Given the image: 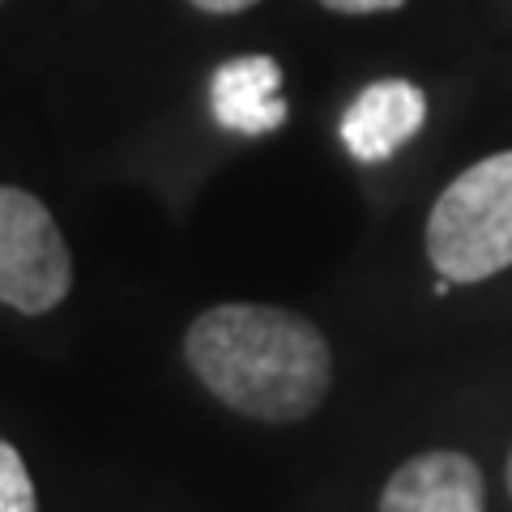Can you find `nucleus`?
I'll return each instance as SVG.
<instances>
[{"mask_svg":"<svg viewBox=\"0 0 512 512\" xmlns=\"http://www.w3.org/2000/svg\"><path fill=\"white\" fill-rule=\"evenodd\" d=\"M184 359L222 406L261 423L308 419L333 380L325 333L274 303H218L201 312L188 325Z\"/></svg>","mask_w":512,"mask_h":512,"instance_id":"f257e3e1","label":"nucleus"},{"mask_svg":"<svg viewBox=\"0 0 512 512\" xmlns=\"http://www.w3.org/2000/svg\"><path fill=\"white\" fill-rule=\"evenodd\" d=\"M427 261L448 282H487L512 265V150L466 167L436 197Z\"/></svg>","mask_w":512,"mask_h":512,"instance_id":"f03ea898","label":"nucleus"},{"mask_svg":"<svg viewBox=\"0 0 512 512\" xmlns=\"http://www.w3.org/2000/svg\"><path fill=\"white\" fill-rule=\"evenodd\" d=\"M69 291L73 256L52 210L35 192L0 184V303L43 316Z\"/></svg>","mask_w":512,"mask_h":512,"instance_id":"7ed1b4c3","label":"nucleus"},{"mask_svg":"<svg viewBox=\"0 0 512 512\" xmlns=\"http://www.w3.org/2000/svg\"><path fill=\"white\" fill-rule=\"evenodd\" d=\"M423 124H427V94L414 82H406V77H384V82H372L355 94V103L346 107L338 124V137L355 163L372 167V163H389L410 137H419Z\"/></svg>","mask_w":512,"mask_h":512,"instance_id":"20e7f679","label":"nucleus"},{"mask_svg":"<svg viewBox=\"0 0 512 512\" xmlns=\"http://www.w3.org/2000/svg\"><path fill=\"white\" fill-rule=\"evenodd\" d=\"M483 470L466 453L436 448L397 466L380 495V512H483Z\"/></svg>","mask_w":512,"mask_h":512,"instance_id":"39448f33","label":"nucleus"},{"mask_svg":"<svg viewBox=\"0 0 512 512\" xmlns=\"http://www.w3.org/2000/svg\"><path fill=\"white\" fill-rule=\"evenodd\" d=\"M210 111L235 137H269L291 116L282 99V64L274 56H235L210 77Z\"/></svg>","mask_w":512,"mask_h":512,"instance_id":"423d86ee","label":"nucleus"},{"mask_svg":"<svg viewBox=\"0 0 512 512\" xmlns=\"http://www.w3.org/2000/svg\"><path fill=\"white\" fill-rule=\"evenodd\" d=\"M0 512H39L30 470L9 440H0Z\"/></svg>","mask_w":512,"mask_h":512,"instance_id":"0eeeda50","label":"nucleus"},{"mask_svg":"<svg viewBox=\"0 0 512 512\" xmlns=\"http://www.w3.org/2000/svg\"><path fill=\"white\" fill-rule=\"evenodd\" d=\"M320 5L333 13H393V9H402L406 0H320Z\"/></svg>","mask_w":512,"mask_h":512,"instance_id":"6e6552de","label":"nucleus"},{"mask_svg":"<svg viewBox=\"0 0 512 512\" xmlns=\"http://www.w3.org/2000/svg\"><path fill=\"white\" fill-rule=\"evenodd\" d=\"M192 9H201V13H218V18H227V13H244L252 9L256 0H188Z\"/></svg>","mask_w":512,"mask_h":512,"instance_id":"1a4fd4ad","label":"nucleus"},{"mask_svg":"<svg viewBox=\"0 0 512 512\" xmlns=\"http://www.w3.org/2000/svg\"><path fill=\"white\" fill-rule=\"evenodd\" d=\"M504 474H508V495H512V453H508V470Z\"/></svg>","mask_w":512,"mask_h":512,"instance_id":"9d476101","label":"nucleus"}]
</instances>
